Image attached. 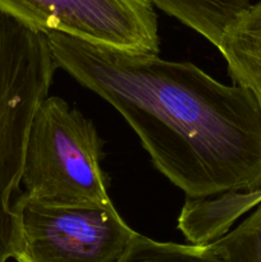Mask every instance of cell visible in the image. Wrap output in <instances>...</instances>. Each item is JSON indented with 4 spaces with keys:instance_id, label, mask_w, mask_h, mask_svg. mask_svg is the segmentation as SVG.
<instances>
[{
    "instance_id": "2",
    "label": "cell",
    "mask_w": 261,
    "mask_h": 262,
    "mask_svg": "<svg viewBox=\"0 0 261 262\" xmlns=\"http://www.w3.org/2000/svg\"><path fill=\"white\" fill-rule=\"evenodd\" d=\"M44 31L0 10V262L20 245L19 192L32 119L58 69Z\"/></svg>"
},
{
    "instance_id": "3",
    "label": "cell",
    "mask_w": 261,
    "mask_h": 262,
    "mask_svg": "<svg viewBox=\"0 0 261 262\" xmlns=\"http://www.w3.org/2000/svg\"><path fill=\"white\" fill-rule=\"evenodd\" d=\"M102 140L96 127L66 100L41 101L28 135L22 194L51 206L112 204L101 169Z\"/></svg>"
},
{
    "instance_id": "8",
    "label": "cell",
    "mask_w": 261,
    "mask_h": 262,
    "mask_svg": "<svg viewBox=\"0 0 261 262\" xmlns=\"http://www.w3.org/2000/svg\"><path fill=\"white\" fill-rule=\"evenodd\" d=\"M217 48L228 28L250 8V0H147Z\"/></svg>"
},
{
    "instance_id": "1",
    "label": "cell",
    "mask_w": 261,
    "mask_h": 262,
    "mask_svg": "<svg viewBox=\"0 0 261 262\" xmlns=\"http://www.w3.org/2000/svg\"><path fill=\"white\" fill-rule=\"evenodd\" d=\"M46 35L59 68L120 113L187 197L261 191V106L250 90L189 61Z\"/></svg>"
},
{
    "instance_id": "5",
    "label": "cell",
    "mask_w": 261,
    "mask_h": 262,
    "mask_svg": "<svg viewBox=\"0 0 261 262\" xmlns=\"http://www.w3.org/2000/svg\"><path fill=\"white\" fill-rule=\"evenodd\" d=\"M0 10L44 32L159 54L158 19L147 0H0Z\"/></svg>"
},
{
    "instance_id": "6",
    "label": "cell",
    "mask_w": 261,
    "mask_h": 262,
    "mask_svg": "<svg viewBox=\"0 0 261 262\" xmlns=\"http://www.w3.org/2000/svg\"><path fill=\"white\" fill-rule=\"evenodd\" d=\"M261 202V191L225 192L189 199L178 217V229L191 245H210L227 234L233 223Z\"/></svg>"
},
{
    "instance_id": "7",
    "label": "cell",
    "mask_w": 261,
    "mask_h": 262,
    "mask_svg": "<svg viewBox=\"0 0 261 262\" xmlns=\"http://www.w3.org/2000/svg\"><path fill=\"white\" fill-rule=\"evenodd\" d=\"M217 49L234 83L250 90L261 106V0L228 28Z\"/></svg>"
},
{
    "instance_id": "9",
    "label": "cell",
    "mask_w": 261,
    "mask_h": 262,
    "mask_svg": "<svg viewBox=\"0 0 261 262\" xmlns=\"http://www.w3.org/2000/svg\"><path fill=\"white\" fill-rule=\"evenodd\" d=\"M119 262H223L209 245L158 242L136 233Z\"/></svg>"
},
{
    "instance_id": "4",
    "label": "cell",
    "mask_w": 261,
    "mask_h": 262,
    "mask_svg": "<svg viewBox=\"0 0 261 262\" xmlns=\"http://www.w3.org/2000/svg\"><path fill=\"white\" fill-rule=\"evenodd\" d=\"M17 262H119L136 232L114 205L51 206L19 194Z\"/></svg>"
},
{
    "instance_id": "10",
    "label": "cell",
    "mask_w": 261,
    "mask_h": 262,
    "mask_svg": "<svg viewBox=\"0 0 261 262\" xmlns=\"http://www.w3.org/2000/svg\"><path fill=\"white\" fill-rule=\"evenodd\" d=\"M210 248L223 262H261V205Z\"/></svg>"
}]
</instances>
